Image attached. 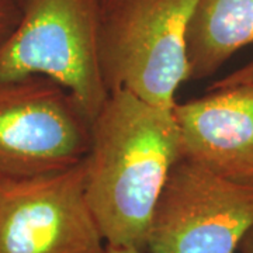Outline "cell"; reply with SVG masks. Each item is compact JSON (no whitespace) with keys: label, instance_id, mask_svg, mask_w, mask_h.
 Instances as JSON below:
<instances>
[{"label":"cell","instance_id":"obj_4","mask_svg":"<svg viewBox=\"0 0 253 253\" xmlns=\"http://www.w3.org/2000/svg\"><path fill=\"white\" fill-rule=\"evenodd\" d=\"M91 120L45 76L0 82V180L38 177L81 165Z\"/></svg>","mask_w":253,"mask_h":253},{"label":"cell","instance_id":"obj_2","mask_svg":"<svg viewBox=\"0 0 253 253\" xmlns=\"http://www.w3.org/2000/svg\"><path fill=\"white\" fill-rule=\"evenodd\" d=\"M196 0H103L99 56L107 90L173 110L189 81L186 30Z\"/></svg>","mask_w":253,"mask_h":253},{"label":"cell","instance_id":"obj_7","mask_svg":"<svg viewBox=\"0 0 253 253\" xmlns=\"http://www.w3.org/2000/svg\"><path fill=\"white\" fill-rule=\"evenodd\" d=\"M173 114L183 158L226 179L253 183V82L176 103Z\"/></svg>","mask_w":253,"mask_h":253},{"label":"cell","instance_id":"obj_8","mask_svg":"<svg viewBox=\"0 0 253 253\" xmlns=\"http://www.w3.org/2000/svg\"><path fill=\"white\" fill-rule=\"evenodd\" d=\"M253 44V0H196L186 30L189 81L212 76Z\"/></svg>","mask_w":253,"mask_h":253},{"label":"cell","instance_id":"obj_6","mask_svg":"<svg viewBox=\"0 0 253 253\" xmlns=\"http://www.w3.org/2000/svg\"><path fill=\"white\" fill-rule=\"evenodd\" d=\"M84 191L83 162L62 172L0 180V253H106Z\"/></svg>","mask_w":253,"mask_h":253},{"label":"cell","instance_id":"obj_5","mask_svg":"<svg viewBox=\"0 0 253 253\" xmlns=\"http://www.w3.org/2000/svg\"><path fill=\"white\" fill-rule=\"evenodd\" d=\"M253 226V183L181 156L155 207L144 253H235Z\"/></svg>","mask_w":253,"mask_h":253},{"label":"cell","instance_id":"obj_1","mask_svg":"<svg viewBox=\"0 0 253 253\" xmlns=\"http://www.w3.org/2000/svg\"><path fill=\"white\" fill-rule=\"evenodd\" d=\"M181 156L173 110L110 91L83 161L86 199L106 244L144 253L155 207Z\"/></svg>","mask_w":253,"mask_h":253},{"label":"cell","instance_id":"obj_14","mask_svg":"<svg viewBox=\"0 0 253 253\" xmlns=\"http://www.w3.org/2000/svg\"><path fill=\"white\" fill-rule=\"evenodd\" d=\"M101 1H103V0H101Z\"/></svg>","mask_w":253,"mask_h":253},{"label":"cell","instance_id":"obj_10","mask_svg":"<svg viewBox=\"0 0 253 253\" xmlns=\"http://www.w3.org/2000/svg\"><path fill=\"white\" fill-rule=\"evenodd\" d=\"M253 82V61L244 65L235 72L229 73L224 78L218 79L212 83L211 89H221V87H228V86H235V84H242V83H249Z\"/></svg>","mask_w":253,"mask_h":253},{"label":"cell","instance_id":"obj_11","mask_svg":"<svg viewBox=\"0 0 253 253\" xmlns=\"http://www.w3.org/2000/svg\"><path fill=\"white\" fill-rule=\"evenodd\" d=\"M241 253H253V226L248 231V234L245 235L244 241L241 242Z\"/></svg>","mask_w":253,"mask_h":253},{"label":"cell","instance_id":"obj_13","mask_svg":"<svg viewBox=\"0 0 253 253\" xmlns=\"http://www.w3.org/2000/svg\"><path fill=\"white\" fill-rule=\"evenodd\" d=\"M9 1H11L13 4H16V6L20 7V9H23V6L26 4V1H27V0H9Z\"/></svg>","mask_w":253,"mask_h":253},{"label":"cell","instance_id":"obj_9","mask_svg":"<svg viewBox=\"0 0 253 253\" xmlns=\"http://www.w3.org/2000/svg\"><path fill=\"white\" fill-rule=\"evenodd\" d=\"M21 17V9L9 0H0V44L11 34Z\"/></svg>","mask_w":253,"mask_h":253},{"label":"cell","instance_id":"obj_12","mask_svg":"<svg viewBox=\"0 0 253 253\" xmlns=\"http://www.w3.org/2000/svg\"><path fill=\"white\" fill-rule=\"evenodd\" d=\"M106 253H142L138 249H134V248H126V246H111V245H107L106 248Z\"/></svg>","mask_w":253,"mask_h":253},{"label":"cell","instance_id":"obj_3","mask_svg":"<svg viewBox=\"0 0 253 253\" xmlns=\"http://www.w3.org/2000/svg\"><path fill=\"white\" fill-rule=\"evenodd\" d=\"M100 18L101 0H27L0 44V82L45 76L93 121L109 97L100 66Z\"/></svg>","mask_w":253,"mask_h":253}]
</instances>
